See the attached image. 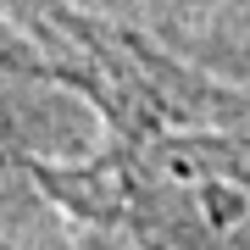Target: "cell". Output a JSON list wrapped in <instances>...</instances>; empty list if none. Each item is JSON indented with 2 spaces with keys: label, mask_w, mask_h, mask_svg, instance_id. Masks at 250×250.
Returning <instances> with one entry per match:
<instances>
[{
  "label": "cell",
  "mask_w": 250,
  "mask_h": 250,
  "mask_svg": "<svg viewBox=\"0 0 250 250\" xmlns=\"http://www.w3.org/2000/svg\"><path fill=\"white\" fill-rule=\"evenodd\" d=\"M100 111V150L39 178L139 250H250V100L67 0H0Z\"/></svg>",
  "instance_id": "obj_1"
}]
</instances>
